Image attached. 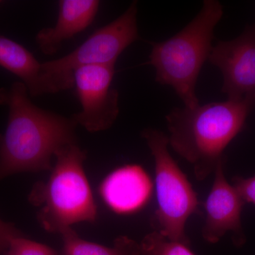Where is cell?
I'll list each match as a JSON object with an SVG mask.
<instances>
[{
    "label": "cell",
    "mask_w": 255,
    "mask_h": 255,
    "mask_svg": "<svg viewBox=\"0 0 255 255\" xmlns=\"http://www.w3.org/2000/svg\"><path fill=\"white\" fill-rule=\"evenodd\" d=\"M233 187L246 203L255 205V175L249 178L236 176L233 179Z\"/></svg>",
    "instance_id": "cell-16"
},
{
    "label": "cell",
    "mask_w": 255,
    "mask_h": 255,
    "mask_svg": "<svg viewBox=\"0 0 255 255\" xmlns=\"http://www.w3.org/2000/svg\"><path fill=\"white\" fill-rule=\"evenodd\" d=\"M137 1H133L123 14L96 30L69 54L43 63L47 72L63 91L74 87V73L88 65L115 66L121 54L140 39L137 22Z\"/></svg>",
    "instance_id": "cell-6"
},
{
    "label": "cell",
    "mask_w": 255,
    "mask_h": 255,
    "mask_svg": "<svg viewBox=\"0 0 255 255\" xmlns=\"http://www.w3.org/2000/svg\"><path fill=\"white\" fill-rule=\"evenodd\" d=\"M152 183L141 166L128 164L111 172L102 182L101 197L118 214L137 212L148 202Z\"/></svg>",
    "instance_id": "cell-10"
},
{
    "label": "cell",
    "mask_w": 255,
    "mask_h": 255,
    "mask_svg": "<svg viewBox=\"0 0 255 255\" xmlns=\"http://www.w3.org/2000/svg\"><path fill=\"white\" fill-rule=\"evenodd\" d=\"M226 157L215 169L214 184L205 203L206 217L202 236L210 243H218L227 232L233 235V243L241 246L246 242L241 224V213L245 202L224 174Z\"/></svg>",
    "instance_id": "cell-9"
},
{
    "label": "cell",
    "mask_w": 255,
    "mask_h": 255,
    "mask_svg": "<svg viewBox=\"0 0 255 255\" xmlns=\"http://www.w3.org/2000/svg\"><path fill=\"white\" fill-rule=\"evenodd\" d=\"M63 241L61 255H140V246L137 242L121 236L112 248L84 241L71 228L60 233Z\"/></svg>",
    "instance_id": "cell-13"
},
{
    "label": "cell",
    "mask_w": 255,
    "mask_h": 255,
    "mask_svg": "<svg viewBox=\"0 0 255 255\" xmlns=\"http://www.w3.org/2000/svg\"><path fill=\"white\" fill-rule=\"evenodd\" d=\"M21 236L22 234L14 225L0 219V255H4L11 240Z\"/></svg>",
    "instance_id": "cell-17"
},
{
    "label": "cell",
    "mask_w": 255,
    "mask_h": 255,
    "mask_svg": "<svg viewBox=\"0 0 255 255\" xmlns=\"http://www.w3.org/2000/svg\"><path fill=\"white\" fill-rule=\"evenodd\" d=\"M58 20L53 27L40 30L36 36L38 48L52 55L62 43L85 31L93 22L100 8L97 0H60Z\"/></svg>",
    "instance_id": "cell-11"
},
{
    "label": "cell",
    "mask_w": 255,
    "mask_h": 255,
    "mask_svg": "<svg viewBox=\"0 0 255 255\" xmlns=\"http://www.w3.org/2000/svg\"><path fill=\"white\" fill-rule=\"evenodd\" d=\"M209 60L221 70L222 92L229 100L242 98L255 91V23L238 38L219 41Z\"/></svg>",
    "instance_id": "cell-8"
},
{
    "label": "cell",
    "mask_w": 255,
    "mask_h": 255,
    "mask_svg": "<svg viewBox=\"0 0 255 255\" xmlns=\"http://www.w3.org/2000/svg\"><path fill=\"white\" fill-rule=\"evenodd\" d=\"M140 246V255H195L189 246L169 241L155 231L147 234Z\"/></svg>",
    "instance_id": "cell-14"
},
{
    "label": "cell",
    "mask_w": 255,
    "mask_h": 255,
    "mask_svg": "<svg viewBox=\"0 0 255 255\" xmlns=\"http://www.w3.org/2000/svg\"><path fill=\"white\" fill-rule=\"evenodd\" d=\"M141 135L155 160L158 205L152 220L155 231L169 241L189 246L185 226L191 216L201 214L197 194L169 154V137L153 128L145 129Z\"/></svg>",
    "instance_id": "cell-5"
},
{
    "label": "cell",
    "mask_w": 255,
    "mask_h": 255,
    "mask_svg": "<svg viewBox=\"0 0 255 255\" xmlns=\"http://www.w3.org/2000/svg\"><path fill=\"white\" fill-rule=\"evenodd\" d=\"M4 255H59L55 250L41 243L30 241L22 236L10 242Z\"/></svg>",
    "instance_id": "cell-15"
},
{
    "label": "cell",
    "mask_w": 255,
    "mask_h": 255,
    "mask_svg": "<svg viewBox=\"0 0 255 255\" xmlns=\"http://www.w3.org/2000/svg\"><path fill=\"white\" fill-rule=\"evenodd\" d=\"M114 67L88 65L74 73V87L82 110L72 118L89 132L110 128L118 117L119 94L112 87Z\"/></svg>",
    "instance_id": "cell-7"
},
{
    "label": "cell",
    "mask_w": 255,
    "mask_h": 255,
    "mask_svg": "<svg viewBox=\"0 0 255 255\" xmlns=\"http://www.w3.org/2000/svg\"><path fill=\"white\" fill-rule=\"evenodd\" d=\"M223 14L220 1L205 0L185 27L166 41L152 43L148 64L155 68V81L172 87L187 108L199 105L196 82L212 51L214 29Z\"/></svg>",
    "instance_id": "cell-3"
},
{
    "label": "cell",
    "mask_w": 255,
    "mask_h": 255,
    "mask_svg": "<svg viewBox=\"0 0 255 255\" xmlns=\"http://www.w3.org/2000/svg\"><path fill=\"white\" fill-rule=\"evenodd\" d=\"M55 157L49 179L35 187L30 201L41 207L38 218L43 227L60 233L75 223L95 221L97 208L84 170L86 152L73 144Z\"/></svg>",
    "instance_id": "cell-4"
},
{
    "label": "cell",
    "mask_w": 255,
    "mask_h": 255,
    "mask_svg": "<svg viewBox=\"0 0 255 255\" xmlns=\"http://www.w3.org/2000/svg\"><path fill=\"white\" fill-rule=\"evenodd\" d=\"M24 84L0 88V105L9 109L7 126L0 134V180L20 172L52 169V159L63 147L77 144L76 122L32 103Z\"/></svg>",
    "instance_id": "cell-1"
},
{
    "label": "cell",
    "mask_w": 255,
    "mask_h": 255,
    "mask_svg": "<svg viewBox=\"0 0 255 255\" xmlns=\"http://www.w3.org/2000/svg\"><path fill=\"white\" fill-rule=\"evenodd\" d=\"M255 106V91L236 100L212 102L195 108H174L166 116L169 144L194 166L197 180L216 169L225 149L244 128Z\"/></svg>",
    "instance_id": "cell-2"
},
{
    "label": "cell",
    "mask_w": 255,
    "mask_h": 255,
    "mask_svg": "<svg viewBox=\"0 0 255 255\" xmlns=\"http://www.w3.org/2000/svg\"><path fill=\"white\" fill-rule=\"evenodd\" d=\"M2 1H0V4ZM0 66L21 80L31 97L62 92L61 87L31 52L17 42L0 36Z\"/></svg>",
    "instance_id": "cell-12"
}]
</instances>
